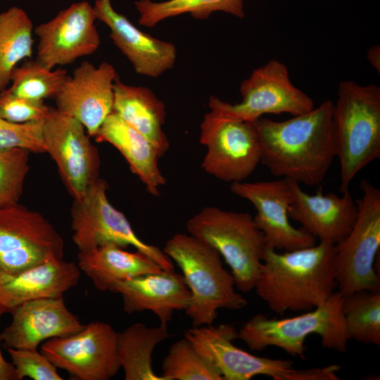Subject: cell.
<instances>
[{
    "label": "cell",
    "mask_w": 380,
    "mask_h": 380,
    "mask_svg": "<svg viewBox=\"0 0 380 380\" xmlns=\"http://www.w3.org/2000/svg\"><path fill=\"white\" fill-rule=\"evenodd\" d=\"M230 190L255 206L257 213L253 220L264 234L265 247L289 251L316 244L315 236L303 227H293L289 222L288 209L293 194L287 179L232 182Z\"/></svg>",
    "instance_id": "16"
},
{
    "label": "cell",
    "mask_w": 380,
    "mask_h": 380,
    "mask_svg": "<svg viewBox=\"0 0 380 380\" xmlns=\"http://www.w3.org/2000/svg\"><path fill=\"white\" fill-rule=\"evenodd\" d=\"M293 194L288 209L289 217L298 222L305 230L320 242L336 245L351 231L358 215V207L349 190L342 196L305 192L299 183L287 179Z\"/></svg>",
    "instance_id": "19"
},
{
    "label": "cell",
    "mask_w": 380,
    "mask_h": 380,
    "mask_svg": "<svg viewBox=\"0 0 380 380\" xmlns=\"http://www.w3.org/2000/svg\"><path fill=\"white\" fill-rule=\"evenodd\" d=\"M94 137L98 142H108L115 146L147 191L156 196L160 195L159 188L166 179L158 167L160 156L146 137L115 111L106 118Z\"/></svg>",
    "instance_id": "23"
},
{
    "label": "cell",
    "mask_w": 380,
    "mask_h": 380,
    "mask_svg": "<svg viewBox=\"0 0 380 380\" xmlns=\"http://www.w3.org/2000/svg\"><path fill=\"white\" fill-rule=\"evenodd\" d=\"M107 62L98 67L82 62L68 76L55 96L56 108L77 120L89 137H95L106 118L113 111V84L117 77Z\"/></svg>",
    "instance_id": "17"
},
{
    "label": "cell",
    "mask_w": 380,
    "mask_h": 380,
    "mask_svg": "<svg viewBox=\"0 0 380 380\" xmlns=\"http://www.w3.org/2000/svg\"><path fill=\"white\" fill-rule=\"evenodd\" d=\"M77 258L80 271L101 291H109L118 281L163 270L144 253L137 250L134 253L129 252L113 243L79 252Z\"/></svg>",
    "instance_id": "24"
},
{
    "label": "cell",
    "mask_w": 380,
    "mask_h": 380,
    "mask_svg": "<svg viewBox=\"0 0 380 380\" xmlns=\"http://www.w3.org/2000/svg\"><path fill=\"white\" fill-rule=\"evenodd\" d=\"M30 153L21 148H0V208L18 203L30 170Z\"/></svg>",
    "instance_id": "32"
},
{
    "label": "cell",
    "mask_w": 380,
    "mask_h": 380,
    "mask_svg": "<svg viewBox=\"0 0 380 380\" xmlns=\"http://www.w3.org/2000/svg\"><path fill=\"white\" fill-rule=\"evenodd\" d=\"M51 107L44 101L22 98L12 94L8 88L0 91V117L15 123L44 120Z\"/></svg>",
    "instance_id": "35"
},
{
    "label": "cell",
    "mask_w": 380,
    "mask_h": 380,
    "mask_svg": "<svg viewBox=\"0 0 380 380\" xmlns=\"http://www.w3.org/2000/svg\"><path fill=\"white\" fill-rule=\"evenodd\" d=\"M33 23L21 8L12 6L0 13V91L11 82L13 69L32 58Z\"/></svg>",
    "instance_id": "27"
},
{
    "label": "cell",
    "mask_w": 380,
    "mask_h": 380,
    "mask_svg": "<svg viewBox=\"0 0 380 380\" xmlns=\"http://www.w3.org/2000/svg\"><path fill=\"white\" fill-rule=\"evenodd\" d=\"M63 255L61 236L41 213L19 203L0 208V284Z\"/></svg>",
    "instance_id": "9"
},
{
    "label": "cell",
    "mask_w": 380,
    "mask_h": 380,
    "mask_svg": "<svg viewBox=\"0 0 380 380\" xmlns=\"http://www.w3.org/2000/svg\"><path fill=\"white\" fill-rule=\"evenodd\" d=\"M163 251L180 267L190 291L185 312L193 327L212 324L218 309L239 310L247 305L235 291L234 279L224 268L214 247L191 234L179 233L167 241Z\"/></svg>",
    "instance_id": "3"
},
{
    "label": "cell",
    "mask_w": 380,
    "mask_h": 380,
    "mask_svg": "<svg viewBox=\"0 0 380 380\" xmlns=\"http://www.w3.org/2000/svg\"><path fill=\"white\" fill-rule=\"evenodd\" d=\"M240 92L243 100L236 104L212 96L210 111L201 125L224 120L253 122L267 113L296 116L314 108L312 99L291 83L287 67L277 60L254 70L241 84Z\"/></svg>",
    "instance_id": "7"
},
{
    "label": "cell",
    "mask_w": 380,
    "mask_h": 380,
    "mask_svg": "<svg viewBox=\"0 0 380 380\" xmlns=\"http://www.w3.org/2000/svg\"><path fill=\"white\" fill-rule=\"evenodd\" d=\"M198 351L222 374L224 380H249L265 375L274 380H316L317 368L296 369L289 360L255 356L234 345L238 331L232 324L193 327L184 333Z\"/></svg>",
    "instance_id": "11"
},
{
    "label": "cell",
    "mask_w": 380,
    "mask_h": 380,
    "mask_svg": "<svg viewBox=\"0 0 380 380\" xmlns=\"http://www.w3.org/2000/svg\"><path fill=\"white\" fill-rule=\"evenodd\" d=\"M348 340L380 345V291L362 290L343 296L341 305Z\"/></svg>",
    "instance_id": "29"
},
{
    "label": "cell",
    "mask_w": 380,
    "mask_h": 380,
    "mask_svg": "<svg viewBox=\"0 0 380 380\" xmlns=\"http://www.w3.org/2000/svg\"><path fill=\"white\" fill-rule=\"evenodd\" d=\"M118 332L108 323L89 322L76 334L46 340L40 352L77 380H108L121 368Z\"/></svg>",
    "instance_id": "12"
},
{
    "label": "cell",
    "mask_w": 380,
    "mask_h": 380,
    "mask_svg": "<svg viewBox=\"0 0 380 380\" xmlns=\"http://www.w3.org/2000/svg\"><path fill=\"white\" fill-rule=\"evenodd\" d=\"M334 105L327 100L284 121L262 117L255 120L260 163L272 175L307 186L322 184L336 156Z\"/></svg>",
    "instance_id": "1"
},
{
    "label": "cell",
    "mask_w": 380,
    "mask_h": 380,
    "mask_svg": "<svg viewBox=\"0 0 380 380\" xmlns=\"http://www.w3.org/2000/svg\"><path fill=\"white\" fill-rule=\"evenodd\" d=\"M4 312L0 308V317ZM1 333H0V380H18L16 372L11 362H8L2 355L1 351Z\"/></svg>",
    "instance_id": "36"
},
{
    "label": "cell",
    "mask_w": 380,
    "mask_h": 380,
    "mask_svg": "<svg viewBox=\"0 0 380 380\" xmlns=\"http://www.w3.org/2000/svg\"><path fill=\"white\" fill-rule=\"evenodd\" d=\"M81 271L73 262L51 259L0 284V308L11 312L23 303L63 298L78 284Z\"/></svg>",
    "instance_id": "22"
},
{
    "label": "cell",
    "mask_w": 380,
    "mask_h": 380,
    "mask_svg": "<svg viewBox=\"0 0 380 380\" xmlns=\"http://www.w3.org/2000/svg\"><path fill=\"white\" fill-rule=\"evenodd\" d=\"M171 335L166 324L148 327L135 323L118 333L117 347L119 362L125 380H165L155 374L152 354L155 347Z\"/></svg>",
    "instance_id": "26"
},
{
    "label": "cell",
    "mask_w": 380,
    "mask_h": 380,
    "mask_svg": "<svg viewBox=\"0 0 380 380\" xmlns=\"http://www.w3.org/2000/svg\"><path fill=\"white\" fill-rule=\"evenodd\" d=\"M107 183L98 178L84 197L74 201L71 210L72 240L79 252L113 243L122 248L134 246L153 259L163 270H174L171 258L163 251L141 241L124 214L107 198Z\"/></svg>",
    "instance_id": "10"
},
{
    "label": "cell",
    "mask_w": 380,
    "mask_h": 380,
    "mask_svg": "<svg viewBox=\"0 0 380 380\" xmlns=\"http://www.w3.org/2000/svg\"><path fill=\"white\" fill-rule=\"evenodd\" d=\"M10 313L11 322L1 333L6 350L37 349L44 341L68 336L84 327L67 308L63 298L30 300Z\"/></svg>",
    "instance_id": "18"
},
{
    "label": "cell",
    "mask_w": 380,
    "mask_h": 380,
    "mask_svg": "<svg viewBox=\"0 0 380 380\" xmlns=\"http://www.w3.org/2000/svg\"><path fill=\"white\" fill-rule=\"evenodd\" d=\"M109 291L122 298L123 309L127 314L151 310L160 324L171 321L175 310H186L191 293L182 274L161 270L115 283Z\"/></svg>",
    "instance_id": "21"
},
{
    "label": "cell",
    "mask_w": 380,
    "mask_h": 380,
    "mask_svg": "<svg viewBox=\"0 0 380 380\" xmlns=\"http://www.w3.org/2000/svg\"><path fill=\"white\" fill-rule=\"evenodd\" d=\"M360 188L362 196L355 201V223L335 245L336 287L343 296L362 290L380 291L379 274L374 267L380 249V190L366 179Z\"/></svg>",
    "instance_id": "8"
},
{
    "label": "cell",
    "mask_w": 380,
    "mask_h": 380,
    "mask_svg": "<svg viewBox=\"0 0 380 380\" xmlns=\"http://www.w3.org/2000/svg\"><path fill=\"white\" fill-rule=\"evenodd\" d=\"M333 122L343 193L361 170L380 158V88L340 82Z\"/></svg>",
    "instance_id": "4"
},
{
    "label": "cell",
    "mask_w": 380,
    "mask_h": 380,
    "mask_svg": "<svg viewBox=\"0 0 380 380\" xmlns=\"http://www.w3.org/2000/svg\"><path fill=\"white\" fill-rule=\"evenodd\" d=\"M162 370L165 380H224L217 369L185 337L170 346Z\"/></svg>",
    "instance_id": "31"
},
{
    "label": "cell",
    "mask_w": 380,
    "mask_h": 380,
    "mask_svg": "<svg viewBox=\"0 0 380 380\" xmlns=\"http://www.w3.org/2000/svg\"><path fill=\"white\" fill-rule=\"evenodd\" d=\"M140 14L139 23L153 27L160 21L183 13H190L204 20L215 11H224L242 18L245 15L243 0H167L154 2L139 0L134 2Z\"/></svg>",
    "instance_id": "28"
},
{
    "label": "cell",
    "mask_w": 380,
    "mask_h": 380,
    "mask_svg": "<svg viewBox=\"0 0 380 380\" xmlns=\"http://www.w3.org/2000/svg\"><path fill=\"white\" fill-rule=\"evenodd\" d=\"M96 20L93 6L82 1L39 24L34 29L39 39L36 60L53 70L94 53L101 43L95 25Z\"/></svg>",
    "instance_id": "15"
},
{
    "label": "cell",
    "mask_w": 380,
    "mask_h": 380,
    "mask_svg": "<svg viewBox=\"0 0 380 380\" xmlns=\"http://www.w3.org/2000/svg\"><path fill=\"white\" fill-rule=\"evenodd\" d=\"M335 258L326 242L284 253L265 247L254 289L275 313L311 310L334 292Z\"/></svg>",
    "instance_id": "2"
},
{
    "label": "cell",
    "mask_w": 380,
    "mask_h": 380,
    "mask_svg": "<svg viewBox=\"0 0 380 380\" xmlns=\"http://www.w3.org/2000/svg\"><path fill=\"white\" fill-rule=\"evenodd\" d=\"M342 300L343 295L337 291L322 305L296 317L278 319L255 315L238 331L239 338L252 350L276 346L291 356L305 360V341L308 335L315 334L321 337L325 348L343 353L348 340Z\"/></svg>",
    "instance_id": "5"
},
{
    "label": "cell",
    "mask_w": 380,
    "mask_h": 380,
    "mask_svg": "<svg viewBox=\"0 0 380 380\" xmlns=\"http://www.w3.org/2000/svg\"><path fill=\"white\" fill-rule=\"evenodd\" d=\"M367 58L370 63L378 70H380V49L379 46L372 47L367 53Z\"/></svg>",
    "instance_id": "37"
},
{
    "label": "cell",
    "mask_w": 380,
    "mask_h": 380,
    "mask_svg": "<svg viewBox=\"0 0 380 380\" xmlns=\"http://www.w3.org/2000/svg\"><path fill=\"white\" fill-rule=\"evenodd\" d=\"M44 120L15 123L0 117V148H21L30 152L46 153Z\"/></svg>",
    "instance_id": "33"
},
{
    "label": "cell",
    "mask_w": 380,
    "mask_h": 380,
    "mask_svg": "<svg viewBox=\"0 0 380 380\" xmlns=\"http://www.w3.org/2000/svg\"><path fill=\"white\" fill-rule=\"evenodd\" d=\"M67 77L64 69L50 70L37 60L29 58L13 69L8 89L22 98L44 101L55 98Z\"/></svg>",
    "instance_id": "30"
},
{
    "label": "cell",
    "mask_w": 380,
    "mask_h": 380,
    "mask_svg": "<svg viewBox=\"0 0 380 380\" xmlns=\"http://www.w3.org/2000/svg\"><path fill=\"white\" fill-rule=\"evenodd\" d=\"M200 142L207 146L201 167L218 179L242 182L260 163L255 121L224 120L201 125Z\"/></svg>",
    "instance_id": "14"
},
{
    "label": "cell",
    "mask_w": 380,
    "mask_h": 380,
    "mask_svg": "<svg viewBox=\"0 0 380 380\" xmlns=\"http://www.w3.org/2000/svg\"><path fill=\"white\" fill-rule=\"evenodd\" d=\"M186 228L189 234L214 247L224 258L240 291L254 289L265 242L251 214L205 207L188 220Z\"/></svg>",
    "instance_id": "6"
},
{
    "label": "cell",
    "mask_w": 380,
    "mask_h": 380,
    "mask_svg": "<svg viewBox=\"0 0 380 380\" xmlns=\"http://www.w3.org/2000/svg\"><path fill=\"white\" fill-rule=\"evenodd\" d=\"M113 90V111L146 137L162 157L170 147L163 129L164 103L148 88L126 84L118 76Z\"/></svg>",
    "instance_id": "25"
},
{
    "label": "cell",
    "mask_w": 380,
    "mask_h": 380,
    "mask_svg": "<svg viewBox=\"0 0 380 380\" xmlns=\"http://www.w3.org/2000/svg\"><path fill=\"white\" fill-rule=\"evenodd\" d=\"M85 130L77 120L52 107L43 127L46 153L74 201L82 199L99 175V151Z\"/></svg>",
    "instance_id": "13"
},
{
    "label": "cell",
    "mask_w": 380,
    "mask_h": 380,
    "mask_svg": "<svg viewBox=\"0 0 380 380\" xmlns=\"http://www.w3.org/2000/svg\"><path fill=\"white\" fill-rule=\"evenodd\" d=\"M18 380L29 377L34 380H63L57 367L37 349L8 348Z\"/></svg>",
    "instance_id": "34"
},
{
    "label": "cell",
    "mask_w": 380,
    "mask_h": 380,
    "mask_svg": "<svg viewBox=\"0 0 380 380\" xmlns=\"http://www.w3.org/2000/svg\"><path fill=\"white\" fill-rule=\"evenodd\" d=\"M93 8L96 19L109 27L114 44L138 74L157 77L174 66L177 51L172 43L141 31L113 8L111 0H96Z\"/></svg>",
    "instance_id": "20"
}]
</instances>
